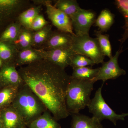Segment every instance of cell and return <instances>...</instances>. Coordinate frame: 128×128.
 <instances>
[{
    "mask_svg": "<svg viewBox=\"0 0 128 128\" xmlns=\"http://www.w3.org/2000/svg\"><path fill=\"white\" fill-rule=\"evenodd\" d=\"M24 82L36 94L57 121L67 118L66 98L70 76L65 69L43 59L18 70Z\"/></svg>",
    "mask_w": 128,
    "mask_h": 128,
    "instance_id": "cell-1",
    "label": "cell"
},
{
    "mask_svg": "<svg viewBox=\"0 0 128 128\" xmlns=\"http://www.w3.org/2000/svg\"><path fill=\"white\" fill-rule=\"evenodd\" d=\"M12 105L22 118L26 126L48 110L39 98L25 83L19 87Z\"/></svg>",
    "mask_w": 128,
    "mask_h": 128,
    "instance_id": "cell-2",
    "label": "cell"
},
{
    "mask_svg": "<svg viewBox=\"0 0 128 128\" xmlns=\"http://www.w3.org/2000/svg\"><path fill=\"white\" fill-rule=\"evenodd\" d=\"M71 77V76H70ZM95 83L92 80L70 78L66 98V108L70 114L79 113L90 100V96Z\"/></svg>",
    "mask_w": 128,
    "mask_h": 128,
    "instance_id": "cell-3",
    "label": "cell"
},
{
    "mask_svg": "<svg viewBox=\"0 0 128 128\" xmlns=\"http://www.w3.org/2000/svg\"><path fill=\"white\" fill-rule=\"evenodd\" d=\"M102 89V86L97 90L94 98L91 99L87 107L93 116L100 122L104 120H108L116 125L118 120H124V118L128 116V113L118 114L114 112L104 100Z\"/></svg>",
    "mask_w": 128,
    "mask_h": 128,
    "instance_id": "cell-4",
    "label": "cell"
},
{
    "mask_svg": "<svg viewBox=\"0 0 128 128\" xmlns=\"http://www.w3.org/2000/svg\"><path fill=\"white\" fill-rule=\"evenodd\" d=\"M72 48L75 54L86 56L96 64L104 62L105 56L101 51L97 40L89 35H75Z\"/></svg>",
    "mask_w": 128,
    "mask_h": 128,
    "instance_id": "cell-5",
    "label": "cell"
},
{
    "mask_svg": "<svg viewBox=\"0 0 128 128\" xmlns=\"http://www.w3.org/2000/svg\"><path fill=\"white\" fill-rule=\"evenodd\" d=\"M34 2L37 5H44L46 6L48 18L57 30L75 35L71 18L52 4L51 1L34 0Z\"/></svg>",
    "mask_w": 128,
    "mask_h": 128,
    "instance_id": "cell-6",
    "label": "cell"
},
{
    "mask_svg": "<svg viewBox=\"0 0 128 128\" xmlns=\"http://www.w3.org/2000/svg\"><path fill=\"white\" fill-rule=\"evenodd\" d=\"M71 19L76 36L89 35L90 28L96 21V13L92 10L81 8Z\"/></svg>",
    "mask_w": 128,
    "mask_h": 128,
    "instance_id": "cell-7",
    "label": "cell"
},
{
    "mask_svg": "<svg viewBox=\"0 0 128 128\" xmlns=\"http://www.w3.org/2000/svg\"><path fill=\"white\" fill-rule=\"evenodd\" d=\"M122 52V48L120 49L108 61L104 62L102 66L99 68L97 74L92 80L95 82L102 80L104 82L108 80L115 79L125 75L126 71L120 67L118 64V57Z\"/></svg>",
    "mask_w": 128,
    "mask_h": 128,
    "instance_id": "cell-8",
    "label": "cell"
},
{
    "mask_svg": "<svg viewBox=\"0 0 128 128\" xmlns=\"http://www.w3.org/2000/svg\"><path fill=\"white\" fill-rule=\"evenodd\" d=\"M74 35L58 30L53 31L41 49L48 50L56 48H72Z\"/></svg>",
    "mask_w": 128,
    "mask_h": 128,
    "instance_id": "cell-9",
    "label": "cell"
},
{
    "mask_svg": "<svg viewBox=\"0 0 128 128\" xmlns=\"http://www.w3.org/2000/svg\"><path fill=\"white\" fill-rule=\"evenodd\" d=\"M75 54L72 48L44 50V59L48 60L53 64L65 69L70 66L72 58Z\"/></svg>",
    "mask_w": 128,
    "mask_h": 128,
    "instance_id": "cell-10",
    "label": "cell"
},
{
    "mask_svg": "<svg viewBox=\"0 0 128 128\" xmlns=\"http://www.w3.org/2000/svg\"><path fill=\"white\" fill-rule=\"evenodd\" d=\"M24 7L23 0H0V25L12 17H18Z\"/></svg>",
    "mask_w": 128,
    "mask_h": 128,
    "instance_id": "cell-11",
    "label": "cell"
},
{
    "mask_svg": "<svg viewBox=\"0 0 128 128\" xmlns=\"http://www.w3.org/2000/svg\"><path fill=\"white\" fill-rule=\"evenodd\" d=\"M16 67L14 64L2 65L0 70V82L2 88L8 86L20 87L24 84Z\"/></svg>",
    "mask_w": 128,
    "mask_h": 128,
    "instance_id": "cell-12",
    "label": "cell"
},
{
    "mask_svg": "<svg viewBox=\"0 0 128 128\" xmlns=\"http://www.w3.org/2000/svg\"><path fill=\"white\" fill-rule=\"evenodd\" d=\"M2 128H23L26 126L22 118L12 105L0 110Z\"/></svg>",
    "mask_w": 128,
    "mask_h": 128,
    "instance_id": "cell-13",
    "label": "cell"
},
{
    "mask_svg": "<svg viewBox=\"0 0 128 128\" xmlns=\"http://www.w3.org/2000/svg\"><path fill=\"white\" fill-rule=\"evenodd\" d=\"M43 59L44 50L32 47L18 51L15 60V65L16 66L20 67Z\"/></svg>",
    "mask_w": 128,
    "mask_h": 128,
    "instance_id": "cell-14",
    "label": "cell"
},
{
    "mask_svg": "<svg viewBox=\"0 0 128 128\" xmlns=\"http://www.w3.org/2000/svg\"><path fill=\"white\" fill-rule=\"evenodd\" d=\"M72 114L70 128H104L101 122L94 117L90 118L79 113Z\"/></svg>",
    "mask_w": 128,
    "mask_h": 128,
    "instance_id": "cell-15",
    "label": "cell"
},
{
    "mask_svg": "<svg viewBox=\"0 0 128 128\" xmlns=\"http://www.w3.org/2000/svg\"><path fill=\"white\" fill-rule=\"evenodd\" d=\"M26 127L28 128H61L60 124L48 110L28 124Z\"/></svg>",
    "mask_w": 128,
    "mask_h": 128,
    "instance_id": "cell-16",
    "label": "cell"
},
{
    "mask_svg": "<svg viewBox=\"0 0 128 128\" xmlns=\"http://www.w3.org/2000/svg\"><path fill=\"white\" fill-rule=\"evenodd\" d=\"M19 50L12 43L0 42V59L5 64H15V60Z\"/></svg>",
    "mask_w": 128,
    "mask_h": 128,
    "instance_id": "cell-17",
    "label": "cell"
},
{
    "mask_svg": "<svg viewBox=\"0 0 128 128\" xmlns=\"http://www.w3.org/2000/svg\"><path fill=\"white\" fill-rule=\"evenodd\" d=\"M42 5L29 8L22 12L18 20L23 28L30 30L32 23L38 15L40 14Z\"/></svg>",
    "mask_w": 128,
    "mask_h": 128,
    "instance_id": "cell-18",
    "label": "cell"
},
{
    "mask_svg": "<svg viewBox=\"0 0 128 128\" xmlns=\"http://www.w3.org/2000/svg\"><path fill=\"white\" fill-rule=\"evenodd\" d=\"M20 87L8 86L1 88L0 90V110L12 105Z\"/></svg>",
    "mask_w": 128,
    "mask_h": 128,
    "instance_id": "cell-19",
    "label": "cell"
},
{
    "mask_svg": "<svg viewBox=\"0 0 128 128\" xmlns=\"http://www.w3.org/2000/svg\"><path fill=\"white\" fill-rule=\"evenodd\" d=\"M114 16L108 9L102 10L100 15L96 18L95 26L98 28L99 31L107 32L114 22Z\"/></svg>",
    "mask_w": 128,
    "mask_h": 128,
    "instance_id": "cell-20",
    "label": "cell"
},
{
    "mask_svg": "<svg viewBox=\"0 0 128 128\" xmlns=\"http://www.w3.org/2000/svg\"><path fill=\"white\" fill-rule=\"evenodd\" d=\"M52 31V25L48 24L42 29L34 32L32 48L41 49L48 41Z\"/></svg>",
    "mask_w": 128,
    "mask_h": 128,
    "instance_id": "cell-21",
    "label": "cell"
},
{
    "mask_svg": "<svg viewBox=\"0 0 128 128\" xmlns=\"http://www.w3.org/2000/svg\"><path fill=\"white\" fill-rule=\"evenodd\" d=\"M34 32L22 28L16 39L12 42L19 51L32 47Z\"/></svg>",
    "mask_w": 128,
    "mask_h": 128,
    "instance_id": "cell-22",
    "label": "cell"
},
{
    "mask_svg": "<svg viewBox=\"0 0 128 128\" xmlns=\"http://www.w3.org/2000/svg\"><path fill=\"white\" fill-rule=\"evenodd\" d=\"M54 6L70 18L81 8L76 0H58Z\"/></svg>",
    "mask_w": 128,
    "mask_h": 128,
    "instance_id": "cell-23",
    "label": "cell"
},
{
    "mask_svg": "<svg viewBox=\"0 0 128 128\" xmlns=\"http://www.w3.org/2000/svg\"><path fill=\"white\" fill-rule=\"evenodd\" d=\"M114 4L124 18V24L122 26L124 33L119 40L122 44L128 38V0H116Z\"/></svg>",
    "mask_w": 128,
    "mask_h": 128,
    "instance_id": "cell-24",
    "label": "cell"
},
{
    "mask_svg": "<svg viewBox=\"0 0 128 128\" xmlns=\"http://www.w3.org/2000/svg\"><path fill=\"white\" fill-rule=\"evenodd\" d=\"M22 28L17 19L16 22L9 25L3 32L0 38V42H13L18 37Z\"/></svg>",
    "mask_w": 128,
    "mask_h": 128,
    "instance_id": "cell-25",
    "label": "cell"
},
{
    "mask_svg": "<svg viewBox=\"0 0 128 128\" xmlns=\"http://www.w3.org/2000/svg\"><path fill=\"white\" fill-rule=\"evenodd\" d=\"M72 78L83 80H92L98 73L99 68L93 69L88 66L73 69Z\"/></svg>",
    "mask_w": 128,
    "mask_h": 128,
    "instance_id": "cell-26",
    "label": "cell"
},
{
    "mask_svg": "<svg viewBox=\"0 0 128 128\" xmlns=\"http://www.w3.org/2000/svg\"><path fill=\"white\" fill-rule=\"evenodd\" d=\"M95 35L104 56H107L109 58H112L113 56L109 35L103 34L99 30L95 31Z\"/></svg>",
    "mask_w": 128,
    "mask_h": 128,
    "instance_id": "cell-27",
    "label": "cell"
},
{
    "mask_svg": "<svg viewBox=\"0 0 128 128\" xmlns=\"http://www.w3.org/2000/svg\"><path fill=\"white\" fill-rule=\"evenodd\" d=\"M96 64L92 60L85 56L75 54L72 58L70 66L72 68H81Z\"/></svg>",
    "mask_w": 128,
    "mask_h": 128,
    "instance_id": "cell-28",
    "label": "cell"
},
{
    "mask_svg": "<svg viewBox=\"0 0 128 128\" xmlns=\"http://www.w3.org/2000/svg\"><path fill=\"white\" fill-rule=\"evenodd\" d=\"M48 24V21L46 20L44 16L41 14H39L34 19L30 30L33 32H36L42 29Z\"/></svg>",
    "mask_w": 128,
    "mask_h": 128,
    "instance_id": "cell-29",
    "label": "cell"
},
{
    "mask_svg": "<svg viewBox=\"0 0 128 128\" xmlns=\"http://www.w3.org/2000/svg\"><path fill=\"white\" fill-rule=\"evenodd\" d=\"M0 128H2V123L1 120L0 118Z\"/></svg>",
    "mask_w": 128,
    "mask_h": 128,
    "instance_id": "cell-30",
    "label": "cell"
},
{
    "mask_svg": "<svg viewBox=\"0 0 128 128\" xmlns=\"http://www.w3.org/2000/svg\"><path fill=\"white\" fill-rule=\"evenodd\" d=\"M2 60L0 59V67H1L2 66Z\"/></svg>",
    "mask_w": 128,
    "mask_h": 128,
    "instance_id": "cell-31",
    "label": "cell"
},
{
    "mask_svg": "<svg viewBox=\"0 0 128 128\" xmlns=\"http://www.w3.org/2000/svg\"><path fill=\"white\" fill-rule=\"evenodd\" d=\"M1 88H2V86L0 82V90L1 89Z\"/></svg>",
    "mask_w": 128,
    "mask_h": 128,
    "instance_id": "cell-32",
    "label": "cell"
},
{
    "mask_svg": "<svg viewBox=\"0 0 128 128\" xmlns=\"http://www.w3.org/2000/svg\"><path fill=\"white\" fill-rule=\"evenodd\" d=\"M27 128V127H26V126H25V127H24V128Z\"/></svg>",
    "mask_w": 128,
    "mask_h": 128,
    "instance_id": "cell-33",
    "label": "cell"
}]
</instances>
